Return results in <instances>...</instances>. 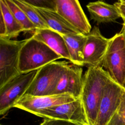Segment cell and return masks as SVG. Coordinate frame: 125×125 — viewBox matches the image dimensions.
I'll list each match as a JSON object with an SVG mask.
<instances>
[{
	"label": "cell",
	"mask_w": 125,
	"mask_h": 125,
	"mask_svg": "<svg viewBox=\"0 0 125 125\" xmlns=\"http://www.w3.org/2000/svg\"><path fill=\"white\" fill-rule=\"evenodd\" d=\"M101 66L88 67L83 76L81 99L89 125H95L104 88L110 78Z\"/></svg>",
	"instance_id": "cell-1"
},
{
	"label": "cell",
	"mask_w": 125,
	"mask_h": 125,
	"mask_svg": "<svg viewBox=\"0 0 125 125\" xmlns=\"http://www.w3.org/2000/svg\"><path fill=\"white\" fill-rule=\"evenodd\" d=\"M62 57L42 42L32 36L21 47L19 56L21 73L38 70L43 66Z\"/></svg>",
	"instance_id": "cell-2"
},
{
	"label": "cell",
	"mask_w": 125,
	"mask_h": 125,
	"mask_svg": "<svg viewBox=\"0 0 125 125\" xmlns=\"http://www.w3.org/2000/svg\"><path fill=\"white\" fill-rule=\"evenodd\" d=\"M117 83L125 85V39L120 32L110 39L105 55L101 64Z\"/></svg>",
	"instance_id": "cell-3"
},
{
	"label": "cell",
	"mask_w": 125,
	"mask_h": 125,
	"mask_svg": "<svg viewBox=\"0 0 125 125\" xmlns=\"http://www.w3.org/2000/svg\"><path fill=\"white\" fill-rule=\"evenodd\" d=\"M69 64L66 61H56L38 69L24 95L34 96L53 95L62 73Z\"/></svg>",
	"instance_id": "cell-4"
},
{
	"label": "cell",
	"mask_w": 125,
	"mask_h": 125,
	"mask_svg": "<svg viewBox=\"0 0 125 125\" xmlns=\"http://www.w3.org/2000/svg\"><path fill=\"white\" fill-rule=\"evenodd\" d=\"M26 41L0 38V88L21 74L19 67L20 52Z\"/></svg>",
	"instance_id": "cell-5"
},
{
	"label": "cell",
	"mask_w": 125,
	"mask_h": 125,
	"mask_svg": "<svg viewBox=\"0 0 125 125\" xmlns=\"http://www.w3.org/2000/svg\"><path fill=\"white\" fill-rule=\"evenodd\" d=\"M38 70L21 73L0 88V114L3 115L25 94Z\"/></svg>",
	"instance_id": "cell-6"
},
{
	"label": "cell",
	"mask_w": 125,
	"mask_h": 125,
	"mask_svg": "<svg viewBox=\"0 0 125 125\" xmlns=\"http://www.w3.org/2000/svg\"><path fill=\"white\" fill-rule=\"evenodd\" d=\"M125 87L110 78L103 93L95 125H106L109 122L118 110Z\"/></svg>",
	"instance_id": "cell-7"
},
{
	"label": "cell",
	"mask_w": 125,
	"mask_h": 125,
	"mask_svg": "<svg viewBox=\"0 0 125 125\" xmlns=\"http://www.w3.org/2000/svg\"><path fill=\"white\" fill-rule=\"evenodd\" d=\"M37 116L45 119L70 121L81 125L88 124L86 112L81 97L73 101L44 109L40 111Z\"/></svg>",
	"instance_id": "cell-8"
},
{
	"label": "cell",
	"mask_w": 125,
	"mask_h": 125,
	"mask_svg": "<svg viewBox=\"0 0 125 125\" xmlns=\"http://www.w3.org/2000/svg\"><path fill=\"white\" fill-rule=\"evenodd\" d=\"M83 51V64L87 67L101 66L106 52L110 39L101 34L99 27L95 26L86 35Z\"/></svg>",
	"instance_id": "cell-9"
},
{
	"label": "cell",
	"mask_w": 125,
	"mask_h": 125,
	"mask_svg": "<svg viewBox=\"0 0 125 125\" xmlns=\"http://www.w3.org/2000/svg\"><path fill=\"white\" fill-rule=\"evenodd\" d=\"M76 99H77L69 94L41 96L24 95L17 102L14 107L37 116L40 111L44 109L69 103Z\"/></svg>",
	"instance_id": "cell-10"
},
{
	"label": "cell",
	"mask_w": 125,
	"mask_h": 125,
	"mask_svg": "<svg viewBox=\"0 0 125 125\" xmlns=\"http://www.w3.org/2000/svg\"><path fill=\"white\" fill-rule=\"evenodd\" d=\"M56 11L80 33L87 35L90 24L78 0H56Z\"/></svg>",
	"instance_id": "cell-11"
},
{
	"label": "cell",
	"mask_w": 125,
	"mask_h": 125,
	"mask_svg": "<svg viewBox=\"0 0 125 125\" xmlns=\"http://www.w3.org/2000/svg\"><path fill=\"white\" fill-rule=\"evenodd\" d=\"M82 74L81 66L69 64L62 73L54 94H69L76 99L80 98L83 86Z\"/></svg>",
	"instance_id": "cell-12"
},
{
	"label": "cell",
	"mask_w": 125,
	"mask_h": 125,
	"mask_svg": "<svg viewBox=\"0 0 125 125\" xmlns=\"http://www.w3.org/2000/svg\"><path fill=\"white\" fill-rule=\"evenodd\" d=\"M32 37L44 43L62 58L70 61L68 49L62 36L49 28L37 29Z\"/></svg>",
	"instance_id": "cell-13"
},
{
	"label": "cell",
	"mask_w": 125,
	"mask_h": 125,
	"mask_svg": "<svg viewBox=\"0 0 125 125\" xmlns=\"http://www.w3.org/2000/svg\"><path fill=\"white\" fill-rule=\"evenodd\" d=\"M86 7L91 19L98 24L115 22L122 18L119 9L114 4L112 5L98 0L89 2Z\"/></svg>",
	"instance_id": "cell-14"
},
{
	"label": "cell",
	"mask_w": 125,
	"mask_h": 125,
	"mask_svg": "<svg viewBox=\"0 0 125 125\" xmlns=\"http://www.w3.org/2000/svg\"><path fill=\"white\" fill-rule=\"evenodd\" d=\"M49 29L61 35L81 33L56 11L35 7Z\"/></svg>",
	"instance_id": "cell-15"
},
{
	"label": "cell",
	"mask_w": 125,
	"mask_h": 125,
	"mask_svg": "<svg viewBox=\"0 0 125 125\" xmlns=\"http://www.w3.org/2000/svg\"><path fill=\"white\" fill-rule=\"evenodd\" d=\"M62 35L68 49L70 61L73 64L84 66L83 51L87 39L86 35L78 33Z\"/></svg>",
	"instance_id": "cell-16"
},
{
	"label": "cell",
	"mask_w": 125,
	"mask_h": 125,
	"mask_svg": "<svg viewBox=\"0 0 125 125\" xmlns=\"http://www.w3.org/2000/svg\"><path fill=\"white\" fill-rule=\"evenodd\" d=\"M0 14L2 15L6 28V33L3 38L10 39L17 37L24 31L22 26L17 21L5 0H0Z\"/></svg>",
	"instance_id": "cell-17"
},
{
	"label": "cell",
	"mask_w": 125,
	"mask_h": 125,
	"mask_svg": "<svg viewBox=\"0 0 125 125\" xmlns=\"http://www.w3.org/2000/svg\"><path fill=\"white\" fill-rule=\"evenodd\" d=\"M25 14L37 29L49 28L35 7L20 0H12Z\"/></svg>",
	"instance_id": "cell-18"
},
{
	"label": "cell",
	"mask_w": 125,
	"mask_h": 125,
	"mask_svg": "<svg viewBox=\"0 0 125 125\" xmlns=\"http://www.w3.org/2000/svg\"><path fill=\"white\" fill-rule=\"evenodd\" d=\"M5 0L13 16L22 26L24 31H32L34 33L37 28L30 21L24 12L12 0Z\"/></svg>",
	"instance_id": "cell-19"
},
{
	"label": "cell",
	"mask_w": 125,
	"mask_h": 125,
	"mask_svg": "<svg viewBox=\"0 0 125 125\" xmlns=\"http://www.w3.org/2000/svg\"><path fill=\"white\" fill-rule=\"evenodd\" d=\"M34 7L56 11V0H20Z\"/></svg>",
	"instance_id": "cell-20"
},
{
	"label": "cell",
	"mask_w": 125,
	"mask_h": 125,
	"mask_svg": "<svg viewBox=\"0 0 125 125\" xmlns=\"http://www.w3.org/2000/svg\"><path fill=\"white\" fill-rule=\"evenodd\" d=\"M40 125H81L70 121L46 118Z\"/></svg>",
	"instance_id": "cell-21"
},
{
	"label": "cell",
	"mask_w": 125,
	"mask_h": 125,
	"mask_svg": "<svg viewBox=\"0 0 125 125\" xmlns=\"http://www.w3.org/2000/svg\"><path fill=\"white\" fill-rule=\"evenodd\" d=\"M117 112L122 119L125 122V87L123 91L121 103Z\"/></svg>",
	"instance_id": "cell-22"
},
{
	"label": "cell",
	"mask_w": 125,
	"mask_h": 125,
	"mask_svg": "<svg viewBox=\"0 0 125 125\" xmlns=\"http://www.w3.org/2000/svg\"><path fill=\"white\" fill-rule=\"evenodd\" d=\"M106 125H125V122L116 112Z\"/></svg>",
	"instance_id": "cell-23"
},
{
	"label": "cell",
	"mask_w": 125,
	"mask_h": 125,
	"mask_svg": "<svg viewBox=\"0 0 125 125\" xmlns=\"http://www.w3.org/2000/svg\"><path fill=\"white\" fill-rule=\"evenodd\" d=\"M6 33V28L2 15L0 16V38H4Z\"/></svg>",
	"instance_id": "cell-24"
},
{
	"label": "cell",
	"mask_w": 125,
	"mask_h": 125,
	"mask_svg": "<svg viewBox=\"0 0 125 125\" xmlns=\"http://www.w3.org/2000/svg\"><path fill=\"white\" fill-rule=\"evenodd\" d=\"M114 4L119 9L122 16V18L125 19V5L122 4L119 2H116L114 3Z\"/></svg>",
	"instance_id": "cell-25"
},
{
	"label": "cell",
	"mask_w": 125,
	"mask_h": 125,
	"mask_svg": "<svg viewBox=\"0 0 125 125\" xmlns=\"http://www.w3.org/2000/svg\"><path fill=\"white\" fill-rule=\"evenodd\" d=\"M121 32L123 33V35H124V36L125 39V28H124V27H123V28H122V29Z\"/></svg>",
	"instance_id": "cell-26"
},
{
	"label": "cell",
	"mask_w": 125,
	"mask_h": 125,
	"mask_svg": "<svg viewBox=\"0 0 125 125\" xmlns=\"http://www.w3.org/2000/svg\"><path fill=\"white\" fill-rule=\"evenodd\" d=\"M123 20V27L125 28V19H122Z\"/></svg>",
	"instance_id": "cell-27"
},
{
	"label": "cell",
	"mask_w": 125,
	"mask_h": 125,
	"mask_svg": "<svg viewBox=\"0 0 125 125\" xmlns=\"http://www.w3.org/2000/svg\"><path fill=\"white\" fill-rule=\"evenodd\" d=\"M121 3H122V4H124V5H125V0H124L122 2H120Z\"/></svg>",
	"instance_id": "cell-28"
},
{
	"label": "cell",
	"mask_w": 125,
	"mask_h": 125,
	"mask_svg": "<svg viewBox=\"0 0 125 125\" xmlns=\"http://www.w3.org/2000/svg\"><path fill=\"white\" fill-rule=\"evenodd\" d=\"M119 0V2H122L124 0Z\"/></svg>",
	"instance_id": "cell-29"
},
{
	"label": "cell",
	"mask_w": 125,
	"mask_h": 125,
	"mask_svg": "<svg viewBox=\"0 0 125 125\" xmlns=\"http://www.w3.org/2000/svg\"><path fill=\"white\" fill-rule=\"evenodd\" d=\"M89 125L88 124H86V125Z\"/></svg>",
	"instance_id": "cell-30"
}]
</instances>
